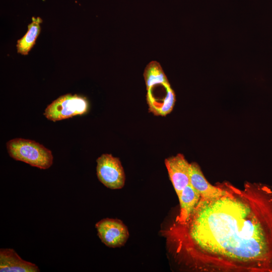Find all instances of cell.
Segmentation results:
<instances>
[{
	"mask_svg": "<svg viewBox=\"0 0 272 272\" xmlns=\"http://www.w3.org/2000/svg\"><path fill=\"white\" fill-rule=\"evenodd\" d=\"M220 185L222 195L200 198L188 220L176 224L178 253L201 272L272 271V189Z\"/></svg>",
	"mask_w": 272,
	"mask_h": 272,
	"instance_id": "obj_1",
	"label": "cell"
},
{
	"mask_svg": "<svg viewBox=\"0 0 272 272\" xmlns=\"http://www.w3.org/2000/svg\"><path fill=\"white\" fill-rule=\"evenodd\" d=\"M8 152L14 159L41 169H46L53 163L51 151L32 140L16 138L6 144Z\"/></svg>",
	"mask_w": 272,
	"mask_h": 272,
	"instance_id": "obj_2",
	"label": "cell"
},
{
	"mask_svg": "<svg viewBox=\"0 0 272 272\" xmlns=\"http://www.w3.org/2000/svg\"><path fill=\"white\" fill-rule=\"evenodd\" d=\"M89 109V103L86 97L67 94L48 105L43 114L48 120L56 121L86 114Z\"/></svg>",
	"mask_w": 272,
	"mask_h": 272,
	"instance_id": "obj_3",
	"label": "cell"
},
{
	"mask_svg": "<svg viewBox=\"0 0 272 272\" xmlns=\"http://www.w3.org/2000/svg\"><path fill=\"white\" fill-rule=\"evenodd\" d=\"M97 176L99 180L111 189L122 188L125 176L119 159L110 154H103L96 160Z\"/></svg>",
	"mask_w": 272,
	"mask_h": 272,
	"instance_id": "obj_4",
	"label": "cell"
},
{
	"mask_svg": "<svg viewBox=\"0 0 272 272\" xmlns=\"http://www.w3.org/2000/svg\"><path fill=\"white\" fill-rule=\"evenodd\" d=\"M95 227L102 242L109 247L124 245L129 237L127 227L118 219H103L95 224Z\"/></svg>",
	"mask_w": 272,
	"mask_h": 272,
	"instance_id": "obj_5",
	"label": "cell"
},
{
	"mask_svg": "<svg viewBox=\"0 0 272 272\" xmlns=\"http://www.w3.org/2000/svg\"><path fill=\"white\" fill-rule=\"evenodd\" d=\"M164 162L170 180L178 197L183 189L190 184V163L180 153L165 159Z\"/></svg>",
	"mask_w": 272,
	"mask_h": 272,
	"instance_id": "obj_6",
	"label": "cell"
},
{
	"mask_svg": "<svg viewBox=\"0 0 272 272\" xmlns=\"http://www.w3.org/2000/svg\"><path fill=\"white\" fill-rule=\"evenodd\" d=\"M189 174L190 185L199 193L201 198L215 199L224 193V189L220 184L214 186L208 182L196 162L190 163Z\"/></svg>",
	"mask_w": 272,
	"mask_h": 272,
	"instance_id": "obj_7",
	"label": "cell"
},
{
	"mask_svg": "<svg viewBox=\"0 0 272 272\" xmlns=\"http://www.w3.org/2000/svg\"><path fill=\"white\" fill-rule=\"evenodd\" d=\"M1 272H38L35 264L23 259L12 248L0 249Z\"/></svg>",
	"mask_w": 272,
	"mask_h": 272,
	"instance_id": "obj_8",
	"label": "cell"
},
{
	"mask_svg": "<svg viewBox=\"0 0 272 272\" xmlns=\"http://www.w3.org/2000/svg\"><path fill=\"white\" fill-rule=\"evenodd\" d=\"M163 93L160 92V96L147 91V101L149 110L156 116H165L170 113L175 105L176 96L171 87L164 97Z\"/></svg>",
	"mask_w": 272,
	"mask_h": 272,
	"instance_id": "obj_9",
	"label": "cell"
},
{
	"mask_svg": "<svg viewBox=\"0 0 272 272\" xmlns=\"http://www.w3.org/2000/svg\"><path fill=\"white\" fill-rule=\"evenodd\" d=\"M178 197L180 203V213L176 218V224L181 225L188 220L201 197L199 193L189 184Z\"/></svg>",
	"mask_w": 272,
	"mask_h": 272,
	"instance_id": "obj_10",
	"label": "cell"
},
{
	"mask_svg": "<svg viewBox=\"0 0 272 272\" xmlns=\"http://www.w3.org/2000/svg\"><path fill=\"white\" fill-rule=\"evenodd\" d=\"M42 22L40 17H32V22L28 26L25 35L17 41V52L23 55L28 54L35 43L40 32V24Z\"/></svg>",
	"mask_w": 272,
	"mask_h": 272,
	"instance_id": "obj_11",
	"label": "cell"
},
{
	"mask_svg": "<svg viewBox=\"0 0 272 272\" xmlns=\"http://www.w3.org/2000/svg\"><path fill=\"white\" fill-rule=\"evenodd\" d=\"M144 77L147 90L155 85L169 83L161 65L156 61H152L147 65Z\"/></svg>",
	"mask_w": 272,
	"mask_h": 272,
	"instance_id": "obj_12",
	"label": "cell"
}]
</instances>
